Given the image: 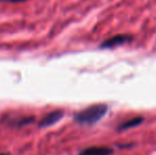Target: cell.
<instances>
[{
    "label": "cell",
    "instance_id": "6da1fadb",
    "mask_svg": "<svg viewBox=\"0 0 156 155\" xmlns=\"http://www.w3.org/2000/svg\"><path fill=\"white\" fill-rule=\"evenodd\" d=\"M108 112V105L104 103L93 104L80 112L76 113L73 120L79 124H86L93 125L99 122Z\"/></svg>",
    "mask_w": 156,
    "mask_h": 155
},
{
    "label": "cell",
    "instance_id": "7a4b0ae2",
    "mask_svg": "<svg viewBox=\"0 0 156 155\" xmlns=\"http://www.w3.org/2000/svg\"><path fill=\"white\" fill-rule=\"evenodd\" d=\"M133 39V36L129 35V34H117V35H114L112 37L107 38L106 41H104L101 44L100 47L103 48V49H112V48H116L118 46L131 43Z\"/></svg>",
    "mask_w": 156,
    "mask_h": 155
},
{
    "label": "cell",
    "instance_id": "3957f363",
    "mask_svg": "<svg viewBox=\"0 0 156 155\" xmlns=\"http://www.w3.org/2000/svg\"><path fill=\"white\" fill-rule=\"evenodd\" d=\"M64 112L62 110H55L52 111L51 113H48L47 115H45L41 119V121L38 122V126L41 129L49 128V126L53 125V124L58 123L61 119L64 117Z\"/></svg>",
    "mask_w": 156,
    "mask_h": 155
},
{
    "label": "cell",
    "instance_id": "277c9868",
    "mask_svg": "<svg viewBox=\"0 0 156 155\" xmlns=\"http://www.w3.org/2000/svg\"><path fill=\"white\" fill-rule=\"evenodd\" d=\"M35 121L34 116H20V117H13L6 119V123L9 126L12 128H23L28 124H31Z\"/></svg>",
    "mask_w": 156,
    "mask_h": 155
},
{
    "label": "cell",
    "instance_id": "5b68a950",
    "mask_svg": "<svg viewBox=\"0 0 156 155\" xmlns=\"http://www.w3.org/2000/svg\"><path fill=\"white\" fill-rule=\"evenodd\" d=\"M114 149L109 147H89L82 150L78 155H113Z\"/></svg>",
    "mask_w": 156,
    "mask_h": 155
},
{
    "label": "cell",
    "instance_id": "8992f818",
    "mask_svg": "<svg viewBox=\"0 0 156 155\" xmlns=\"http://www.w3.org/2000/svg\"><path fill=\"white\" fill-rule=\"evenodd\" d=\"M142 122H144V117H141V116L131 118V119L120 123L119 125L117 126V131L118 132H123V131L131 130V129H134V128H136V126L140 125Z\"/></svg>",
    "mask_w": 156,
    "mask_h": 155
},
{
    "label": "cell",
    "instance_id": "52a82bcc",
    "mask_svg": "<svg viewBox=\"0 0 156 155\" xmlns=\"http://www.w3.org/2000/svg\"><path fill=\"white\" fill-rule=\"evenodd\" d=\"M3 2H10V3H19V2H25L27 0H0Z\"/></svg>",
    "mask_w": 156,
    "mask_h": 155
},
{
    "label": "cell",
    "instance_id": "ba28073f",
    "mask_svg": "<svg viewBox=\"0 0 156 155\" xmlns=\"http://www.w3.org/2000/svg\"><path fill=\"white\" fill-rule=\"evenodd\" d=\"M0 155H11L9 152H3V153H0Z\"/></svg>",
    "mask_w": 156,
    "mask_h": 155
}]
</instances>
